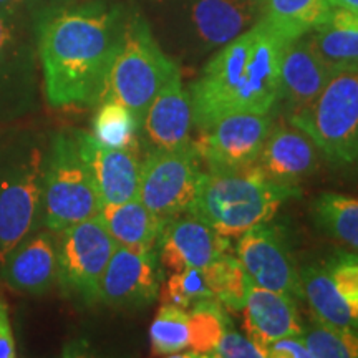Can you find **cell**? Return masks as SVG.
Here are the masks:
<instances>
[{
    "mask_svg": "<svg viewBox=\"0 0 358 358\" xmlns=\"http://www.w3.org/2000/svg\"><path fill=\"white\" fill-rule=\"evenodd\" d=\"M334 69L320 55L308 34L285 43L280 58L279 100L285 101L289 115L315 100Z\"/></svg>",
    "mask_w": 358,
    "mask_h": 358,
    "instance_id": "e0dca14e",
    "label": "cell"
},
{
    "mask_svg": "<svg viewBox=\"0 0 358 358\" xmlns=\"http://www.w3.org/2000/svg\"><path fill=\"white\" fill-rule=\"evenodd\" d=\"M271 129V113H232L203 131L194 145L209 171L243 169L256 164Z\"/></svg>",
    "mask_w": 358,
    "mask_h": 358,
    "instance_id": "30bf717a",
    "label": "cell"
},
{
    "mask_svg": "<svg viewBox=\"0 0 358 358\" xmlns=\"http://www.w3.org/2000/svg\"><path fill=\"white\" fill-rule=\"evenodd\" d=\"M156 245L161 267L174 274L187 267H206L216 261L227 252L229 241L191 214L166 219Z\"/></svg>",
    "mask_w": 358,
    "mask_h": 358,
    "instance_id": "2e32d148",
    "label": "cell"
},
{
    "mask_svg": "<svg viewBox=\"0 0 358 358\" xmlns=\"http://www.w3.org/2000/svg\"><path fill=\"white\" fill-rule=\"evenodd\" d=\"M100 217L116 244L136 250L155 249L166 222L140 199L103 206Z\"/></svg>",
    "mask_w": 358,
    "mask_h": 358,
    "instance_id": "7402d4cb",
    "label": "cell"
},
{
    "mask_svg": "<svg viewBox=\"0 0 358 358\" xmlns=\"http://www.w3.org/2000/svg\"><path fill=\"white\" fill-rule=\"evenodd\" d=\"M261 12V0H189L182 7V32L204 53L239 37Z\"/></svg>",
    "mask_w": 358,
    "mask_h": 358,
    "instance_id": "5bb4252c",
    "label": "cell"
},
{
    "mask_svg": "<svg viewBox=\"0 0 358 358\" xmlns=\"http://www.w3.org/2000/svg\"><path fill=\"white\" fill-rule=\"evenodd\" d=\"M214 358H267L261 345L252 338L236 332L231 325L226 327L216 348L211 352Z\"/></svg>",
    "mask_w": 358,
    "mask_h": 358,
    "instance_id": "836d02e7",
    "label": "cell"
},
{
    "mask_svg": "<svg viewBox=\"0 0 358 358\" xmlns=\"http://www.w3.org/2000/svg\"><path fill=\"white\" fill-rule=\"evenodd\" d=\"M103 204L73 133H55L48 141L42 187V226L58 232L98 216Z\"/></svg>",
    "mask_w": 358,
    "mask_h": 358,
    "instance_id": "52a82bcc",
    "label": "cell"
},
{
    "mask_svg": "<svg viewBox=\"0 0 358 358\" xmlns=\"http://www.w3.org/2000/svg\"><path fill=\"white\" fill-rule=\"evenodd\" d=\"M29 0H0V12L7 15L8 19L15 20V17L24 10Z\"/></svg>",
    "mask_w": 358,
    "mask_h": 358,
    "instance_id": "8d00e7d4",
    "label": "cell"
},
{
    "mask_svg": "<svg viewBox=\"0 0 358 358\" xmlns=\"http://www.w3.org/2000/svg\"><path fill=\"white\" fill-rule=\"evenodd\" d=\"M206 279L219 303L231 310H243L249 277L239 259L222 254L204 267Z\"/></svg>",
    "mask_w": 358,
    "mask_h": 358,
    "instance_id": "f546056e",
    "label": "cell"
},
{
    "mask_svg": "<svg viewBox=\"0 0 358 358\" xmlns=\"http://www.w3.org/2000/svg\"><path fill=\"white\" fill-rule=\"evenodd\" d=\"M289 122L335 166H358V64L335 66L315 100Z\"/></svg>",
    "mask_w": 358,
    "mask_h": 358,
    "instance_id": "8992f818",
    "label": "cell"
},
{
    "mask_svg": "<svg viewBox=\"0 0 358 358\" xmlns=\"http://www.w3.org/2000/svg\"><path fill=\"white\" fill-rule=\"evenodd\" d=\"M178 71V64L163 52L148 22L134 15L123 25L106 75L103 100L122 103L141 127L151 101Z\"/></svg>",
    "mask_w": 358,
    "mask_h": 358,
    "instance_id": "5b68a950",
    "label": "cell"
},
{
    "mask_svg": "<svg viewBox=\"0 0 358 358\" xmlns=\"http://www.w3.org/2000/svg\"><path fill=\"white\" fill-rule=\"evenodd\" d=\"M243 310L248 337L262 348L272 340L302 335L297 306L287 294L264 289L249 279Z\"/></svg>",
    "mask_w": 358,
    "mask_h": 358,
    "instance_id": "44dd1931",
    "label": "cell"
},
{
    "mask_svg": "<svg viewBox=\"0 0 358 358\" xmlns=\"http://www.w3.org/2000/svg\"><path fill=\"white\" fill-rule=\"evenodd\" d=\"M237 259L254 284L294 299L302 297L301 274L285 237L267 222L257 224L239 236Z\"/></svg>",
    "mask_w": 358,
    "mask_h": 358,
    "instance_id": "8fae6325",
    "label": "cell"
},
{
    "mask_svg": "<svg viewBox=\"0 0 358 358\" xmlns=\"http://www.w3.org/2000/svg\"><path fill=\"white\" fill-rule=\"evenodd\" d=\"M17 357L15 335H13L10 312L7 302L0 297V358Z\"/></svg>",
    "mask_w": 358,
    "mask_h": 358,
    "instance_id": "d590c367",
    "label": "cell"
},
{
    "mask_svg": "<svg viewBox=\"0 0 358 358\" xmlns=\"http://www.w3.org/2000/svg\"><path fill=\"white\" fill-rule=\"evenodd\" d=\"M80 155L95 181L101 204H120L138 199L141 159L138 148H108L92 133L73 131Z\"/></svg>",
    "mask_w": 358,
    "mask_h": 358,
    "instance_id": "9a60e30c",
    "label": "cell"
},
{
    "mask_svg": "<svg viewBox=\"0 0 358 358\" xmlns=\"http://www.w3.org/2000/svg\"><path fill=\"white\" fill-rule=\"evenodd\" d=\"M335 287L358 310V256L338 252L325 264Z\"/></svg>",
    "mask_w": 358,
    "mask_h": 358,
    "instance_id": "d6a6232c",
    "label": "cell"
},
{
    "mask_svg": "<svg viewBox=\"0 0 358 358\" xmlns=\"http://www.w3.org/2000/svg\"><path fill=\"white\" fill-rule=\"evenodd\" d=\"M297 194L295 186H280L264 176L256 164L229 171L201 173L198 194L189 214L226 237H239L268 222L280 204Z\"/></svg>",
    "mask_w": 358,
    "mask_h": 358,
    "instance_id": "277c9868",
    "label": "cell"
},
{
    "mask_svg": "<svg viewBox=\"0 0 358 358\" xmlns=\"http://www.w3.org/2000/svg\"><path fill=\"white\" fill-rule=\"evenodd\" d=\"M211 299L216 297L206 279L204 267H187L181 272H174L163 290L164 303H173L185 310L192 308L198 302Z\"/></svg>",
    "mask_w": 358,
    "mask_h": 358,
    "instance_id": "1f68e13d",
    "label": "cell"
},
{
    "mask_svg": "<svg viewBox=\"0 0 358 358\" xmlns=\"http://www.w3.org/2000/svg\"><path fill=\"white\" fill-rule=\"evenodd\" d=\"M334 7L347 8V10L358 12V0H330Z\"/></svg>",
    "mask_w": 358,
    "mask_h": 358,
    "instance_id": "74e56055",
    "label": "cell"
},
{
    "mask_svg": "<svg viewBox=\"0 0 358 358\" xmlns=\"http://www.w3.org/2000/svg\"><path fill=\"white\" fill-rule=\"evenodd\" d=\"M38 103V80L15 20L0 12V131L37 111Z\"/></svg>",
    "mask_w": 358,
    "mask_h": 358,
    "instance_id": "7c38bea8",
    "label": "cell"
},
{
    "mask_svg": "<svg viewBox=\"0 0 358 358\" xmlns=\"http://www.w3.org/2000/svg\"><path fill=\"white\" fill-rule=\"evenodd\" d=\"M312 358H358V330L315 324L302 330Z\"/></svg>",
    "mask_w": 358,
    "mask_h": 358,
    "instance_id": "4dcf8cb0",
    "label": "cell"
},
{
    "mask_svg": "<svg viewBox=\"0 0 358 358\" xmlns=\"http://www.w3.org/2000/svg\"><path fill=\"white\" fill-rule=\"evenodd\" d=\"M256 166L280 186H295L319 166V148L294 124L272 127Z\"/></svg>",
    "mask_w": 358,
    "mask_h": 358,
    "instance_id": "d6986e66",
    "label": "cell"
},
{
    "mask_svg": "<svg viewBox=\"0 0 358 358\" xmlns=\"http://www.w3.org/2000/svg\"><path fill=\"white\" fill-rule=\"evenodd\" d=\"M192 108L189 92L182 85L181 73L174 75L151 101L141 123L148 143L153 150H176L189 143Z\"/></svg>",
    "mask_w": 358,
    "mask_h": 358,
    "instance_id": "ffe728a7",
    "label": "cell"
},
{
    "mask_svg": "<svg viewBox=\"0 0 358 358\" xmlns=\"http://www.w3.org/2000/svg\"><path fill=\"white\" fill-rule=\"evenodd\" d=\"M150 340L156 357L181 355L189 345V313L173 303H163L151 324Z\"/></svg>",
    "mask_w": 358,
    "mask_h": 358,
    "instance_id": "83f0119b",
    "label": "cell"
},
{
    "mask_svg": "<svg viewBox=\"0 0 358 358\" xmlns=\"http://www.w3.org/2000/svg\"><path fill=\"white\" fill-rule=\"evenodd\" d=\"M310 38L332 66L358 64V12L334 7L324 24L312 30Z\"/></svg>",
    "mask_w": 358,
    "mask_h": 358,
    "instance_id": "d4e9b609",
    "label": "cell"
},
{
    "mask_svg": "<svg viewBox=\"0 0 358 358\" xmlns=\"http://www.w3.org/2000/svg\"><path fill=\"white\" fill-rule=\"evenodd\" d=\"M287 42L259 19L221 47L191 85L192 124L206 131L232 113H272L280 101V58Z\"/></svg>",
    "mask_w": 358,
    "mask_h": 358,
    "instance_id": "7a4b0ae2",
    "label": "cell"
},
{
    "mask_svg": "<svg viewBox=\"0 0 358 358\" xmlns=\"http://www.w3.org/2000/svg\"><path fill=\"white\" fill-rule=\"evenodd\" d=\"M48 141L27 128L0 131V266L22 241L42 229Z\"/></svg>",
    "mask_w": 358,
    "mask_h": 358,
    "instance_id": "3957f363",
    "label": "cell"
},
{
    "mask_svg": "<svg viewBox=\"0 0 358 358\" xmlns=\"http://www.w3.org/2000/svg\"><path fill=\"white\" fill-rule=\"evenodd\" d=\"M231 325L216 299L198 302L189 313V353L186 357H209Z\"/></svg>",
    "mask_w": 358,
    "mask_h": 358,
    "instance_id": "f1b7e54d",
    "label": "cell"
},
{
    "mask_svg": "<svg viewBox=\"0 0 358 358\" xmlns=\"http://www.w3.org/2000/svg\"><path fill=\"white\" fill-rule=\"evenodd\" d=\"M264 350L268 358H312L302 335H287L272 340L264 347Z\"/></svg>",
    "mask_w": 358,
    "mask_h": 358,
    "instance_id": "e575fe53",
    "label": "cell"
},
{
    "mask_svg": "<svg viewBox=\"0 0 358 358\" xmlns=\"http://www.w3.org/2000/svg\"><path fill=\"white\" fill-rule=\"evenodd\" d=\"M96 106L92 123L93 138L108 148H138L141 127L131 110L115 100H103Z\"/></svg>",
    "mask_w": 358,
    "mask_h": 358,
    "instance_id": "4316f807",
    "label": "cell"
},
{
    "mask_svg": "<svg viewBox=\"0 0 358 358\" xmlns=\"http://www.w3.org/2000/svg\"><path fill=\"white\" fill-rule=\"evenodd\" d=\"M312 216L327 236L358 250V198L324 192L313 203Z\"/></svg>",
    "mask_w": 358,
    "mask_h": 358,
    "instance_id": "484cf974",
    "label": "cell"
},
{
    "mask_svg": "<svg viewBox=\"0 0 358 358\" xmlns=\"http://www.w3.org/2000/svg\"><path fill=\"white\" fill-rule=\"evenodd\" d=\"M57 284L70 301L96 303L100 282L113 256L115 239L100 214L58 231Z\"/></svg>",
    "mask_w": 358,
    "mask_h": 358,
    "instance_id": "ba28073f",
    "label": "cell"
},
{
    "mask_svg": "<svg viewBox=\"0 0 358 358\" xmlns=\"http://www.w3.org/2000/svg\"><path fill=\"white\" fill-rule=\"evenodd\" d=\"M0 280L27 295H43L57 284V239L40 229L17 245L0 266Z\"/></svg>",
    "mask_w": 358,
    "mask_h": 358,
    "instance_id": "ac0fdd59",
    "label": "cell"
},
{
    "mask_svg": "<svg viewBox=\"0 0 358 358\" xmlns=\"http://www.w3.org/2000/svg\"><path fill=\"white\" fill-rule=\"evenodd\" d=\"M158 252L116 245L103 272L96 302L110 307L134 308L155 302L161 287Z\"/></svg>",
    "mask_w": 358,
    "mask_h": 358,
    "instance_id": "4fadbf2b",
    "label": "cell"
},
{
    "mask_svg": "<svg viewBox=\"0 0 358 358\" xmlns=\"http://www.w3.org/2000/svg\"><path fill=\"white\" fill-rule=\"evenodd\" d=\"M201 158L194 143L176 150H151L141 161L138 199L159 217L189 213L198 194Z\"/></svg>",
    "mask_w": 358,
    "mask_h": 358,
    "instance_id": "9c48e42d",
    "label": "cell"
},
{
    "mask_svg": "<svg viewBox=\"0 0 358 358\" xmlns=\"http://www.w3.org/2000/svg\"><path fill=\"white\" fill-rule=\"evenodd\" d=\"M124 22L118 8H62L38 24L43 95L52 108H87L103 100Z\"/></svg>",
    "mask_w": 358,
    "mask_h": 358,
    "instance_id": "6da1fadb",
    "label": "cell"
},
{
    "mask_svg": "<svg viewBox=\"0 0 358 358\" xmlns=\"http://www.w3.org/2000/svg\"><path fill=\"white\" fill-rule=\"evenodd\" d=\"M302 297L322 324L358 330V310L335 287L325 264H312L299 271Z\"/></svg>",
    "mask_w": 358,
    "mask_h": 358,
    "instance_id": "603a6c76",
    "label": "cell"
},
{
    "mask_svg": "<svg viewBox=\"0 0 358 358\" xmlns=\"http://www.w3.org/2000/svg\"><path fill=\"white\" fill-rule=\"evenodd\" d=\"M261 19L289 42L315 30L334 8L330 0H261Z\"/></svg>",
    "mask_w": 358,
    "mask_h": 358,
    "instance_id": "cb8c5ba5",
    "label": "cell"
}]
</instances>
